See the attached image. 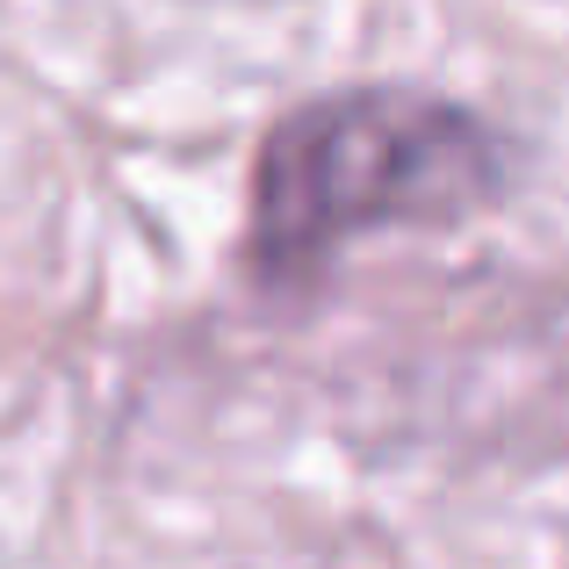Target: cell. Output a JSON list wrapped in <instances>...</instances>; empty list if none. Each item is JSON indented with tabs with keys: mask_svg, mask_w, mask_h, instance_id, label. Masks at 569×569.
Instances as JSON below:
<instances>
[{
	"mask_svg": "<svg viewBox=\"0 0 569 569\" xmlns=\"http://www.w3.org/2000/svg\"><path fill=\"white\" fill-rule=\"evenodd\" d=\"M505 181V138L476 109L411 87H347L281 116L252 167L246 260L310 281L339 246L389 223H440Z\"/></svg>",
	"mask_w": 569,
	"mask_h": 569,
	"instance_id": "cell-1",
	"label": "cell"
}]
</instances>
